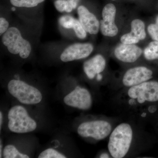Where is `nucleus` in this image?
Segmentation results:
<instances>
[{
	"instance_id": "nucleus-1",
	"label": "nucleus",
	"mask_w": 158,
	"mask_h": 158,
	"mask_svg": "<svg viewBox=\"0 0 158 158\" xmlns=\"http://www.w3.org/2000/svg\"><path fill=\"white\" fill-rule=\"evenodd\" d=\"M133 138V131L129 124L123 123L116 127L110 137L108 148L115 158L124 157L129 151Z\"/></svg>"
},
{
	"instance_id": "nucleus-2",
	"label": "nucleus",
	"mask_w": 158,
	"mask_h": 158,
	"mask_svg": "<svg viewBox=\"0 0 158 158\" xmlns=\"http://www.w3.org/2000/svg\"><path fill=\"white\" fill-rule=\"evenodd\" d=\"M8 127L10 131L18 134L31 132L36 129V122L29 116L27 110L20 106H15L8 113Z\"/></svg>"
},
{
	"instance_id": "nucleus-3",
	"label": "nucleus",
	"mask_w": 158,
	"mask_h": 158,
	"mask_svg": "<svg viewBox=\"0 0 158 158\" xmlns=\"http://www.w3.org/2000/svg\"><path fill=\"white\" fill-rule=\"evenodd\" d=\"M8 89L12 96L23 104H36L42 99V94L38 89L20 80L10 81Z\"/></svg>"
},
{
	"instance_id": "nucleus-4",
	"label": "nucleus",
	"mask_w": 158,
	"mask_h": 158,
	"mask_svg": "<svg viewBox=\"0 0 158 158\" xmlns=\"http://www.w3.org/2000/svg\"><path fill=\"white\" fill-rule=\"evenodd\" d=\"M2 41L11 53L19 54L22 59H27L31 54L32 50L31 44L23 38L21 32L15 27L9 28L3 34Z\"/></svg>"
},
{
	"instance_id": "nucleus-5",
	"label": "nucleus",
	"mask_w": 158,
	"mask_h": 158,
	"mask_svg": "<svg viewBox=\"0 0 158 158\" xmlns=\"http://www.w3.org/2000/svg\"><path fill=\"white\" fill-rule=\"evenodd\" d=\"M112 126L104 120L86 122L79 125L77 132L83 138H91L98 140L104 139L110 135Z\"/></svg>"
},
{
	"instance_id": "nucleus-6",
	"label": "nucleus",
	"mask_w": 158,
	"mask_h": 158,
	"mask_svg": "<svg viewBox=\"0 0 158 158\" xmlns=\"http://www.w3.org/2000/svg\"><path fill=\"white\" fill-rule=\"evenodd\" d=\"M128 94L131 98L137 99L139 103L158 101V82L146 81L133 86L128 90Z\"/></svg>"
},
{
	"instance_id": "nucleus-7",
	"label": "nucleus",
	"mask_w": 158,
	"mask_h": 158,
	"mask_svg": "<svg viewBox=\"0 0 158 158\" xmlns=\"http://www.w3.org/2000/svg\"><path fill=\"white\" fill-rule=\"evenodd\" d=\"M64 102L69 106L85 110H89L92 104L89 91L79 86L65 97Z\"/></svg>"
},
{
	"instance_id": "nucleus-8",
	"label": "nucleus",
	"mask_w": 158,
	"mask_h": 158,
	"mask_svg": "<svg viewBox=\"0 0 158 158\" xmlns=\"http://www.w3.org/2000/svg\"><path fill=\"white\" fill-rule=\"evenodd\" d=\"M116 14V7L113 4H107L103 9V19L100 23V28L104 36L112 37L117 35L118 29L115 23Z\"/></svg>"
},
{
	"instance_id": "nucleus-9",
	"label": "nucleus",
	"mask_w": 158,
	"mask_h": 158,
	"mask_svg": "<svg viewBox=\"0 0 158 158\" xmlns=\"http://www.w3.org/2000/svg\"><path fill=\"white\" fill-rule=\"evenodd\" d=\"M90 43H76L72 44L63 51L60 59L63 62H69L87 58L93 50Z\"/></svg>"
},
{
	"instance_id": "nucleus-10",
	"label": "nucleus",
	"mask_w": 158,
	"mask_h": 158,
	"mask_svg": "<svg viewBox=\"0 0 158 158\" xmlns=\"http://www.w3.org/2000/svg\"><path fill=\"white\" fill-rule=\"evenodd\" d=\"M152 70L144 66L130 69L125 74L123 83L126 87H133L147 81L152 77Z\"/></svg>"
},
{
	"instance_id": "nucleus-11",
	"label": "nucleus",
	"mask_w": 158,
	"mask_h": 158,
	"mask_svg": "<svg viewBox=\"0 0 158 158\" xmlns=\"http://www.w3.org/2000/svg\"><path fill=\"white\" fill-rule=\"evenodd\" d=\"M114 53L116 58L122 62L132 63L138 60L142 54V51L134 44H122L116 48Z\"/></svg>"
},
{
	"instance_id": "nucleus-12",
	"label": "nucleus",
	"mask_w": 158,
	"mask_h": 158,
	"mask_svg": "<svg viewBox=\"0 0 158 158\" xmlns=\"http://www.w3.org/2000/svg\"><path fill=\"white\" fill-rule=\"evenodd\" d=\"M77 13L79 21L85 31L91 34H97L100 28V23L96 16L83 6L78 8Z\"/></svg>"
},
{
	"instance_id": "nucleus-13",
	"label": "nucleus",
	"mask_w": 158,
	"mask_h": 158,
	"mask_svg": "<svg viewBox=\"0 0 158 158\" xmlns=\"http://www.w3.org/2000/svg\"><path fill=\"white\" fill-rule=\"evenodd\" d=\"M106 60L101 55L94 56L84 63V71L89 79H92L98 74L103 71L106 67Z\"/></svg>"
},
{
	"instance_id": "nucleus-14",
	"label": "nucleus",
	"mask_w": 158,
	"mask_h": 158,
	"mask_svg": "<svg viewBox=\"0 0 158 158\" xmlns=\"http://www.w3.org/2000/svg\"><path fill=\"white\" fill-rule=\"evenodd\" d=\"M131 33L139 40H143L146 37L145 25L144 22L141 20H134L131 24Z\"/></svg>"
},
{
	"instance_id": "nucleus-15",
	"label": "nucleus",
	"mask_w": 158,
	"mask_h": 158,
	"mask_svg": "<svg viewBox=\"0 0 158 158\" xmlns=\"http://www.w3.org/2000/svg\"><path fill=\"white\" fill-rule=\"evenodd\" d=\"M144 56L148 60L158 59V42H150L144 50Z\"/></svg>"
},
{
	"instance_id": "nucleus-16",
	"label": "nucleus",
	"mask_w": 158,
	"mask_h": 158,
	"mask_svg": "<svg viewBox=\"0 0 158 158\" xmlns=\"http://www.w3.org/2000/svg\"><path fill=\"white\" fill-rule=\"evenodd\" d=\"M3 156L5 158H29L27 155L21 153L15 146L11 144L7 145L3 151Z\"/></svg>"
},
{
	"instance_id": "nucleus-17",
	"label": "nucleus",
	"mask_w": 158,
	"mask_h": 158,
	"mask_svg": "<svg viewBox=\"0 0 158 158\" xmlns=\"http://www.w3.org/2000/svg\"><path fill=\"white\" fill-rule=\"evenodd\" d=\"M45 0H10L12 6L20 8H31L36 7Z\"/></svg>"
},
{
	"instance_id": "nucleus-18",
	"label": "nucleus",
	"mask_w": 158,
	"mask_h": 158,
	"mask_svg": "<svg viewBox=\"0 0 158 158\" xmlns=\"http://www.w3.org/2000/svg\"><path fill=\"white\" fill-rule=\"evenodd\" d=\"M39 158H65L66 157L53 148H48L40 153Z\"/></svg>"
},
{
	"instance_id": "nucleus-19",
	"label": "nucleus",
	"mask_w": 158,
	"mask_h": 158,
	"mask_svg": "<svg viewBox=\"0 0 158 158\" xmlns=\"http://www.w3.org/2000/svg\"><path fill=\"white\" fill-rule=\"evenodd\" d=\"M73 29L76 35L79 38L84 39L87 36V31H85L80 21L75 19Z\"/></svg>"
},
{
	"instance_id": "nucleus-20",
	"label": "nucleus",
	"mask_w": 158,
	"mask_h": 158,
	"mask_svg": "<svg viewBox=\"0 0 158 158\" xmlns=\"http://www.w3.org/2000/svg\"><path fill=\"white\" fill-rule=\"evenodd\" d=\"M75 18L69 15H63L59 18V23L64 28L73 29Z\"/></svg>"
},
{
	"instance_id": "nucleus-21",
	"label": "nucleus",
	"mask_w": 158,
	"mask_h": 158,
	"mask_svg": "<svg viewBox=\"0 0 158 158\" xmlns=\"http://www.w3.org/2000/svg\"><path fill=\"white\" fill-rule=\"evenodd\" d=\"M122 44H133L137 43L139 40L131 33H127L123 35L120 39Z\"/></svg>"
},
{
	"instance_id": "nucleus-22",
	"label": "nucleus",
	"mask_w": 158,
	"mask_h": 158,
	"mask_svg": "<svg viewBox=\"0 0 158 158\" xmlns=\"http://www.w3.org/2000/svg\"><path fill=\"white\" fill-rule=\"evenodd\" d=\"M148 34L155 41L158 42V27L156 24H152L148 27Z\"/></svg>"
},
{
	"instance_id": "nucleus-23",
	"label": "nucleus",
	"mask_w": 158,
	"mask_h": 158,
	"mask_svg": "<svg viewBox=\"0 0 158 158\" xmlns=\"http://www.w3.org/2000/svg\"><path fill=\"white\" fill-rule=\"evenodd\" d=\"M81 0H67L65 11L66 12H71L73 9L77 8Z\"/></svg>"
},
{
	"instance_id": "nucleus-24",
	"label": "nucleus",
	"mask_w": 158,
	"mask_h": 158,
	"mask_svg": "<svg viewBox=\"0 0 158 158\" xmlns=\"http://www.w3.org/2000/svg\"><path fill=\"white\" fill-rule=\"evenodd\" d=\"M67 0H56L54 2V6L57 11L63 12L65 11Z\"/></svg>"
},
{
	"instance_id": "nucleus-25",
	"label": "nucleus",
	"mask_w": 158,
	"mask_h": 158,
	"mask_svg": "<svg viewBox=\"0 0 158 158\" xmlns=\"http://www.w3.org/2000/svg\"><path fill=\"white\" fill-rule=\"evenodd\" d=\"M9 23L8 21L3 17L0 18V35H2L6 33L9 28Z\"/></svg>"
},
{
	"instance_id": "nucleus-26",
	"label": "nucleus",
	"mask_w": 158,
	"mask_h": 158,
	"mask_svg": "<svg viewBox=\"0 0 158 158\" xmlns=\"http://www.w3.org/2000/svg\"><path fill=\"white\" fill-rule=\"evenodd\" d=\"M3 121V115L2 112L0 113V129H2V124Z\"/></svg>"
},
{
	"instance_id": "nucleus-27",
	"label": "nucleus",
	"mask_w": 158,
	"mask_h": 158,
	"mask_svg": "<svg viewBox=\"0 0 158 158\" xmlns=\"http://www.w3.org/2000/svg\"><path fill=\"white\" fill-rule=\"evenodd\" d=\"M110 157H109V155H108V154L106 153H103L100 156V158H109Z\"/></svg>"
},
{
	"instance_id": "nucleus-28",
	"label": "nucleus",
	"mask_w": 158,
	"mask_h": 158,
	"mask_svg": "<svg viewBox=\"0 0 158 158\" xmlns=\"http://www.w3.org/2000/svg\"><path fill=\"white\" fill-rule=\"evenodd\" d=\"M102 75L100 74V73L98 74L97 77L98 81H101L102 79Z\"/></svg>"
},
{
	"instance_id": "nucleus-29",
	"label": "nucleus",
	"mask_w": 158,
	"mask_h": 158,
	"mask_svg": "<svg viewBox=\"0 0 158 158\" xmlns=\"http://www.w3.org/2000/svg\"><path fill=\"white\" fill-rule=\"evenodd\" d=\"M0 158H2V141H1V145H0Z\"/></svg>"
},
{
	"instance_id": "nucleus-30",
	"label": "nucleus",
	"mask_w": 158,
	"mask_h": 158,
	"mask_svg": "<svg viewBox=\"0 0 158 158\" xmlns=\"http://www.w3.org/2000/svg\"><path fill=\"white\" fill-rule=\"evenodd\" d=\"M156 25L158 27V16L156 18Z\"/></svg>"
},
{
	"instance_id": "nucleus-31",
	"label": "nucleus",
	"mask_w": 158,
	"mask_h": 158,
	"mask_svg": "<svg viewBox=\"0 0 158 158\" xmlns=\"http://www.w3.org/2000/svg\"><path fill=\"white\" fill-rule=\"evenodd\" d=\"M15 10V8H12V10H13V11H14V10Z\"/></svg>"
},
{
	"instance_id": "nucleus-32",
	"label": "nucleus",
	"mask_w": 158,
	"mask_h": 158,
	"mask_svg": "<svg viewBox=\"0 0 158 158\" xmlns=\"http://www.w3.org/2000/svg\"><path fill=\"white\" fill-rule=\"evenodd\" d=\"M113 1H116V0H113Z\"/></svg>"
}]
</instances>
